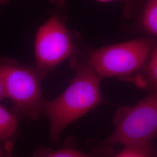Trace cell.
Segmentation results:
<instances>
[{
    "mask_svg": "<svg viewBox=\"0 0 157 157\" xmlns=\"http://www.w3.org/2000/svg\"><path fill=\"white\" fill-rule=\"evenodd\" d=\"M152 141L136 142L124 145L123 148L114 154L117 157H149L154 156Z\"/></svg>",
    "mask_w": 157,
    "mask_h": 157,
    "instance_id": "cell-8",
    "label": "cell"
},
{
    "mask_svg": "<svg viewBox=\"0 0 157 157\" xmlns=\"http://www.w3.org/2000/svg\"><path fill=\"white\" fill-rule=\"evenodd\" d=\"M17 122L14 113L2 104L0 105V140L6 144V151L12 149V138L17 133Z\"/></svg>",
    "mask_w": 157,
    "mask_h": 157,
    "instance_id": "cell-7",
    "label": "cell"
},
{
    "mask_svg": "<svg viewBox=\"0 0 157 157\" xmlns=\"http://www.w3.org/2000/svg\"><path fill=\"white\" fill-rule=\"evenodd\" d=\"M128 82L148 93L157 91V42L154 47L148 61L143 69Z\"/></svg>",
    "mask_w": 157,
    "mask_h": 157,
    "instance_id": "cell-6",
    "label": "cell"
},
{
    "mask_svg": "<svg viewBox=\"0 0 157 157\" xmlns=\"http://www.w3.org/2000/svg\"><path fill=\"white\" fill-rule=\"evenodd\" d=\"M141 27L157 37V0H148L141 17Z\"/></svg>",
    "mask_w": 157,
    "mask_h": 157,
    "instance_id": "cell-9",
    "label": "cell"
},
{
    "mask_svg": "<svg viewBox=\"0 0 157 157\" xmlns=\"http://www.w3.org/2000/svg\"><path fill=\"white\" fill-rule=\"evenodd\" d=\"M46 76L36 67L21 65L12 58L1 60L0 79L6 84L15 113L34 121L44 113L41 81Z\"/></svg>",
    "mask_w": 157,
    "mask_h": 157,
    "instance_id": "cell-2",
    "label": "cell"
},
{
    "mask_svg": "<svg viewBox=\"0 0 157 157\" xmlns=\"http://www.w3.org/2000/svg\"><path fill=\"white\" fill-rule=\"evenodd\" d=\"M95 1L101 2H111V1H115V0H95Z\"/></svg>",
    "mask_w": 157,
    "mask_h": 157,
    "instance_id": "cell-12",
    "label": "cell"
},
{
    "mask_svg": "<svg viewBox=\"0 0 157 157\" xmlns=\"http://www.w3.org/2000/svg\"><path fill=\"white\" fill-rule=\"evenodd\" d=\"M155 43L150 38H139L104 47L90 52L89 61L101 78L129 81L146 66Z\"/></svg>",
    "mask_w": 157,
    "mask_h": 157,
    "instance_id": "cell-3",
    "label": "cell"
},
{
    "mask_svg": "<svg viewBox=\"0 0 157 157\" xmlns=\"http://www.w3.org/2000/svg\"><path fill=\"white\" fill-rule=\"evenodd\" d=\"M76 51L72 35L58 17H50L40 26L34 40L36 67L48 75Z\"/></svg>",
    "mask_w": 157,
    "mask_h": 157,
    "instance_id": "cell-5",
    "label": "cell"
},
{
    "mask_svg": "<svg viewBox=\"0 0 157 157\" xmlns=\"http://www.w3.org/2000/svg\"><path fill=\"white\" fill-rule=\"evenodd\" d=\"M36 157H86L88 154L75 148L63 147L56 150L50 148H40L35 152Z\"/></svg>",
    "mask_w": 157,
    "mask_h": 157,
    "instance_id": "cell-10",
    "label": "cell"
},
{
    "mask_svg": "<svg viewBox=\"0 0 157 157\" xmlns=\"http://www.w3.org/2000/svg\"><path fill=\"white\" fill-rule=\"evenodd\" d=\"M71 66L75 73L66 90L44 103L51 140L54 143L68 126L104 102L100 89L102 78L91 65L89 57L82 60L73 59Z\"/></svg>",
    "mask_w": 157,
    "mask_h": 157,
    "instance_id": "cell-1",
    "label": "cell"
},
{
    "mask_svg": "<svg viewBox=\"0 0 157 157\" xmlns=\"http://www.w3.org/2000/svg\"><path fill=\"white\" fill-rule=\"evenodd\" d=\"M113 124V132L102 142L105 146L152 141L157 136V90L132 107H120Z\"/></svg>",
    "mask_w": 157,
    "mask_h": 157,
    "instance_id": "cell-4",
    "label": "cell"
},
{
    "mask_svg": "<svg viewBox=\"0 0 157 157\" xmlns=\"http://www.w3.org/2000/svg\"><path fill=\"white\" fill-rule=\"evenodd\" d=\"M154 156H155V157H157V150H155V151L154 154Z\"/></svg>",
    "mask_w": 157,
    "mask_h": 157,
    "instance_id": "cell-13",
    "label": "cell"
},
{
    "mask_svg": "<svg viewBox=\"0 0 157 157\" xmlns=\"http://www.w3.org/2000/svg\"><path fill=\"white\" fill-rule=\"evenodd\" d=\"M6 98H8V95L6 84L2 80L0 79V100L3 101Z\"/></svg>",
    "mask_w": 157,
    "mask_h": 157,
    "instance_id": "cell-11",
    "label": "cell"
}]
</instances>
